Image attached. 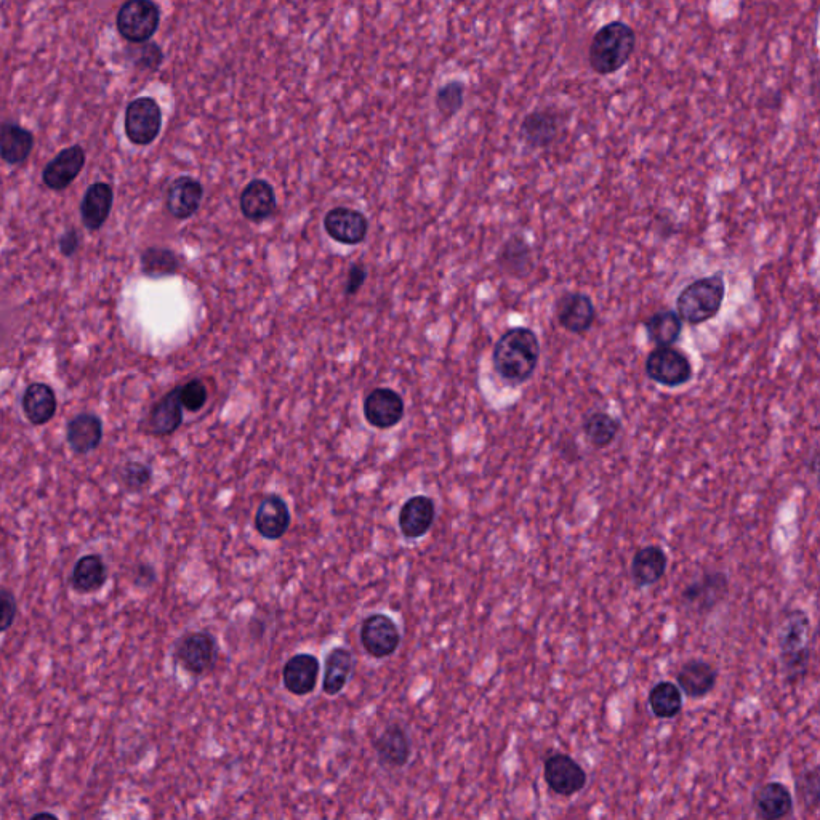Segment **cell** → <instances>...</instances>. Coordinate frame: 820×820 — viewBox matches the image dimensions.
Returning a JSON list of instances; mask_svg holds the SVG:
<instances>
[{
  "label": "cell",
  "instance_id": "29",
  "mask_svg": "<svg viewBox=\"0 0 820 820\" xmlns=\"http://www.w3.org/2000/svg\"><path fill=\"white\" fill-rule=\"evenodd\" d=\"M34 148V135L15 122L0 124V159L18 165L28 159Z\"/></svg>",
  "mask_w": 820,
  "mask_h": 820
},
{
  "label": "cell",
  "instance_id": "11",
  "mask_svg": "<svg viewBox=\"0 0 820 820\" xmlns=\"http://www.w3.org/2000/svg\"><path fill=\"white\" fill-rule=\"evenodd\" d=\"M359 640L370 657L386 659L398 651L401 632L396 622L388 615L370 614L362 620Z\"/></svg>",
  "mask_w": 820,
  "mask_h": 820
},
{
  "label": "cell",
  "instance_id": "46",
  "mask_svg": "<svg viewBox=\"0 0 820 820\" xmlns=\"http://www.w3.org/2000/svg\"><path fill=\"white\" fill-rule=\"evenodd\" d=\"M41 817H52V819H57V816L52 814V812H37V814H34L33 819H41Z\"/></svg>",
  "mask_w": 820,
  "mask_h": 820
},
{
  "label": "cell",
  "instance_id": "40",
  "mask_svg": "<svg viewBox=\"0 0 820 820\" xmlns=\"http://www.w3.org/2000/svg\"><path fill=\"white\" fill-rule=\"evenodd\" d=\"M463 97H465V85L459 81H452L439 90L436 105H438L441 113L446 114V116H454L457 111L462 109Z\"/></svg>",
  "mask_w": 820,
  "mask_h": 820
},
{
  "label": "cell",
  "instance_id": "31",
  "mask_svg": "<svg viewBox=\"0 0 820 820\" xmlns=\"http://www.w3.org/2000/svg\"><path fill=\"white\" fill-rule=\"evenodd\" d=\"M354 670V657L350 649H332L326 657V670L322 680V691L326 696L335 697L346 688Z\"/></svg>",
  "mask_w": 820,
  "mask_h": 820
},
{
  "label": "cell",
  "instance_id": "15",
  "mask_svg": "<svg viewBox=\"0 0 820 820\" xmlns=\"http://www.w3.org/2000/svg\"><path fill=\"white\" fill-rule=\"evenodd\" d=\"M364 417L378 430H388L404 417V401L390 388H377L364 401Z\"/></svg>",
  "mask_w": 820,
  "mask_h": 820
},
{
  "label": "cell",
  "instance_id": "14",
  "mask_svg": "<svg viewBox=\"0 0 820 820\" xmlns=\"http://www.w3.org/2000/svg\"><path fill=\"white\" fill-rule=\"evenodd\" d=\"M375 753L378 763L386 769H401L412 756V740L409 732L399 723H391L375 739Z\"/></svg>",
  "mask_w": 820,
  "mask_h": 820
},
{
  "label": "cell",
  "instance_id": "22",
  "mask_svg": "<svg viewBox=\"0 0 820 820\" xmlns=\"http://www.w3.org/2000/svg\"><path fill=\"white\" fill-rule=\"evenodd\" d=\"M667 569V551L660 545H648L636 551L630 566V574L636 587L646 588L664 579Z\"/></svg>",
  "mask_w": 820,
  "mask_h": 820
},
{
  "label": "cell",
  "instance_id": "44",
  "mask_svg": "<svg viewBox=\"0 0 820 820\" xmlns=\"http://www.w3.org/2000/svg\"><path fill=\"white\" fill-rule=\"evenodd\" d=\"M135 583H137L138 587L141 588H148L156 582V569H154L151 564L148 563H140L135 569Z\"/></svg>",
  "mask_w": 820,
  "mask_h": 820
},
{
  "label": "cell",
  "instance_id": "38",
  "mask_svg": "<svg viewBox=\"0 0 820 820\" xmlns=\"http://www.w3.org/2000/svg\"><path fill=\"white\" fill-rule=\"evenodd\" d=\"M796 795L801 804L809 811L819 808L820 798V769L819 766L801 772L796 780Z\"/></svg>",
  "mask_w": 820,
  "mask_h": 820
},
{
  "label": "cell",
  "instance_id": "4",
  "mask_svg": "<svg viewBox=\"0 0 820 820\" xmlns=\"http://www.w3.org/2000/svg\"><path fill=\"white\" fill-rule=\"evenodd\" d=\"M726 297L723 273L696 279L676 297V314L691 326H700L720 314Z\"/></svg>",
  "mask_w": 820,
  "mask_h": 820
},
{
  "label": "cell",
  "instance_id": "1",
  "mask_svg": "<svg viewBox=\"0 0 820 820\" xmlns=\"http://www.w3.org/2000/svg\"><path fill=\"white\" fill-rule=\"evenodd\" d=\"M540 340L531 327H513L495 343L492 364L495 374L510 386L524 385L539 369Z\"/></svg>",
  "mask_w": 820,
  "mask_h": 820
},
{
  "label": "cell",
  "instance_id": "35",
  "mask_svg": "<svg viewBox=\"0 0 820 820\" xmlns=\"http://www.w3.org/2000/svg\"><path fill=\"white\" fill-rule=\"evenodd\" d=\"M648 704L656 718L672 720L683 710V692L672 681H659L649 691Z\"/></svg>",
  "mask_w": 820,
  "mask_h": 820
},
{
  "label": "cell",
  "instance_id": "13",
  "mask_svg": "<svg viewBox=\"0 0 820 820\" xmlns=\"http://www.w3.org/2000/svg\"><path fill=\"white\" fill-rule=\"evenodd\" d=\"M324 230L340 244L358 246L366 239L369 222L358 210L335 207L324 217Z\"/></svg>",
  "mask_w": 820,
  "mask_h": 820
},
{
  "label": "cell",
  "instance_id": "10",
  "mask_svg": "<svg viewBox=\"0 0 820 820\" xmlns=\"http://www.w3.org/2000/svg\"><path fill=\"white\" fill-rule=\"evenodd\" d=\"M543 779L556 795L571 798L587 787L585 769L567 753H551L543 764Z\"/></svg>",
  "mask_w": 820,
  "mask_h": 820
},
{
  "label": "cell",
  "instance_id": "20",
  "mask_svg": "<svg viewBox=\"0 0 820 820\" xmlns=\"http://www.w3.org/2000/svg\"><path fill=\"white\" fill-rule=\"evenodd\" d=\"M84 165L85 151L82 146H71V148L63 149L55 159L47 164L42 173V180L47 188L53 191H63L79 177Z\"/></svg>",
  "mask_w": 820,
  "mask_h": 820
},
{
  "label": "cell",
  "instance_id": "26",
  "mask_svg": "<svg viewBox=\"0 0 820 820\" xmlns=\"http://www.w3.org/2000/svg\"><path fill=\"white\" fill-rule=\"evenodd\" d=\"M114 204V191L108 183H93L81 202L82 223L89 231L103 228Z\"/></svg>",
  "mask_w": 820,
  "mask_h": 820
},
{
  "label": "cell",
  "instance_id": "30",
  "mask_svg": "<svg viewBox=\"0 0 820 820\" xmlns=\"http://www.w3.org/2000/svg\"><path fill=\"white\" fill-rule=\"evenodd\" d=\"M108 566L100 555H85L77 559L71 572V585L81 595L97 593L108 582Z\"/></svg>",
  "mask_w": 820,
  "mask_h": 820
},
{
  "label": "cell",
  "instance_id": "6",
  "mask_svg": "<svg viewBox=\"0 0 820 820\" xmlns=\"http://www.w3.org/2000/svg\"><path fill=\"white\" fill-rule=\"evenodd\" d=\"M646 375L659 385L678 388L691 382L694 367L691 359L675 346H657L646 359Z\"/></svg>",
  "mask_w": 820,
  "mask_h": 820
},
{
  "label": "cell",
  "instance_id": "25",
  "mask_svg": "<svg viewBox=\"0 0 820 820\" xmlns=\"http://www.w3.org/2000/svg\"><path fill=\"white\" fill-rule=\"evenodd\" d=\"M183 423V406L180 401V386L165 394L154 404L146 420L149 435L169 436Z\"/></svg>",
  "mask_w": 820,
  "mask_h": 820
},
{
  "label": "cell",
  "instance_id": "19",
  "mask_svg": "<svg viewBox=\"0 0 820 820\" xmlns=\"http://www.w3.org/2000/svg\"><path fill=\"white\" fill-rule=\"evenodd\" d=\"M676 686L689 699H702L708 696L718 683V672L712 664L702 659L684 662L675 675Z\"/></svg>",
  "mask_w": 820,
  "mask_h": 820
},
{
  "label": "cell",
  "instance_id": "43",
  "mask_svg": "<svg viewBox=\"0 0 820 820\" xmlns=\"http://www.w3.org/2000/svg\"><path fill=\"white\" fill-rule=\"evenodd\" d=\"M366 278L367 273L366 270H364V266L354 265L353 268H351L350 273H348V279H346V294H358L359 289L364 286Z\"/></svg>",
  "mask_w": 820,
  "mask_h": 820
},
{
  "label": "cell",
  "instance_id": "45",
  "mask_svg": "<svg viewBox=\"0 0 820 820\" xmlns=\"http://www.w3.org/2000/svg\"><path fill=\"white\" fill-rule=\"evenodd\" d=\"M79 249V233L74 228H69L60 239L61 254L65 257H73Z\"/></svg>",
  "mask_w": 820,
  "mask_h": 820
},
{
  "label": "cell",
  "instance_id": "24",
  "mask_svg": "<svg viewBox=\"0 0 820 820\" xmlns=\"http://www.w3.org/2000/svg\"><path fill=\"white\" fill-rule=\"evenodd\" d=\"M239 207L249 222H265L276 210V194L273 186L266 180L250 181L239 199Z\"/></svg>",
  "mask_w": 820,
  "mask_h": 820
},
{
  "label": "cell",
  "instance_id": "41",
  "mask_svg": "<svg viewBox=\"0 0 820 820\" xmlns=\"http://www.w3.org/2000/svg\"><path fill=\"white\" fill-rule=\"evenodd\" d=\"M207 398H209V393H207V388L201 380H191V382L180 386L181 406L189 412L201 410L205 406Z\"/></svg>",
  "mask_w": 820,
  "mask_h": 820
},
{
  "label": "cell",
  "instance_id": "12",
  "mask_svg": "<svg viewBox=\"0 0 820 820\" xmlns=\"http://www.w3.org/2000/svg\"><path fill=\"white\" fill-rule=\"evenodd\" d=\"M559 326L575 335L587 334L596 319L595 303L583 292H566L556 302Z\"/></svg>",
  "mask_w": 820,
  "mask_h": 820
},
{
  "label": "cell",
  "instance_id": "32",
  "mask_svg": "<svg viewBox=\"0 0 820 820\" xmlns=\"http://www.w3.org/2000/svg\"><path fill=\"white\" fill-rule=\"evenodd\" d=\"M23 410L29 422L39 427L57 414V396L47 383H31L23 394Z\"/></svg>",
  "mask_w": 820,
  "mask_h": 820
},
{
  "label": "cell",
  "instance_id": "21",
  "mask_svg": "<svg viewBox=\"0 0 820 820\" xmlns=\"http://www.w3.org/2000/svg\"><path fill=\"white\" fill-rule=\"evenodd\" d=\"M793 806L792 792L782 782H768L753 793V811L763 820L784 819L792 814Z\"/></svg>",
  "mask_w": 820,
  "mask_h": 820
},
{
  "label": "cell",
  "instance_id": "47",
  "mask_svg": "<svg viewBox=\"0 0 820 820\" xmlns=\"http://www.w3.org/2000/svg\"><path fill=\"white\" fill-rule=\"evenodd\" d=\"M590 2H591V0H590Z\"/></svg>",
  "mask_w": 820,
  "mask_h": 820
},
{
  "label": "cell",
  "instance_id": "36",
  "mask_svg": "<svg viewBox=\"0 0 820 820\" xmlns=\"http://www.w3.org/2000/svg\"><path fill=\"white\" fill-rule=\"evenodd\" d=\"M499 266L505 273L524 276L532 266V249L521 236H513L499 252Z\"/></svg>",
  "mask_w": 820,
  "mask_h": 820
},
{
  "label": "cell",
  "instance_id": "5",
  "mask_svg": "<svg viewBox=\"0 0 820 820\" xmlns=\"http://www.w3.org/2000/svg\"><path fill=\"white\" fill-rule=\"evenodd\" d=\"M173 659L191 676L207 675L217 665V640L209 632L185 633L173 648Z\"/></svg>",
  "mask_w": 820,
  "mask_h": 820
},
{
  "label": "cell",
  "instance_id": "33",
  "mask_svg": "<svg viewBox=\"0 0 820 820\" xmlns=\"http://www.w3.org/2000/svg\"><path fill=\"white\" fill-rule=\"evenodd\" d=\"M582 430L591 446L595 449H606L619 436L622 423L614 415L596 410L583 419Z\"/></svg>",
  "mask_w": 820,
  "mask_h": 820
},
{
  "label": "cell",
  "instance_id": "42",
  "mask_svg": "<svg viewBox=\"0 0 820 820\" xmlns=\"http://www.w3.org/2000/svg\"><path fill=\"white\" fill-rule=\"evenodd\" d=\"M18 614L17 598L7 588H0V633L9 632Z\"/></svg>",
  "mask_w": 820,
  "mask_h": 820
},
{
  "label": "cell",
  "instance_id": "37",
  "mask_svg": "<svg viewBox=\"0 0 820 820\" xmlns=\"http://www.w3.org/2000/svg\"><path fill=\"white\" fill-rule=\"evenodd\" d=\"M180 257L164 247H148L141 254V271L148 278H167L180 270Z\"/></svg>",
  "mask_w": 820,
  "mask_h": 820
},
{
  "label": "cell",
  "instance_id": "3",
  "mask_svg": "<svg viewBox=\"0 0 820 820\" xmlns=\"http://www.w3.org/2000/svg\"><path fill=\"white\" fill-rule=\"evenodd\" d=\"M636 49V34L624 21H611L599 29L588 49V63L599 76L624 68Z\"/></svg>",
  "mask_w": 820,
  "mask_h": 820
},
{
  "label": "cell",
  "instance_id": "7",
  "mask_svg": "<svg viewBox=\"0 0 820 820\" xmlns=\"http://www.w3.org/2000/svg\"><path fill=\"white\" fill-rule=\"evenodd\" d=\"M161 10L153 0H127L117 13V31L133 44H145L156 34Z\"/></svg>",
  "mask_w": 820,
  "mask_h": 820
},
{
  "label": "cell",
  "instance_id": "8",
  "mask_svg": "<svg viewBox=\"0 0 820 820\" xmlns=\"http://www.w3.org/2000/svg\"><path fill=\"white\" fill-rule=\"evenodd\" d=\"M729 595V577L721 571H707L681 591V604L694 614L707 615Z\"/></svg>",
  "mask_w": 820,
  "mask_h": 820
},
{
  "label": "cell",
  "instance_id": "2",
  "mask_svg": "<svg viewBox=\"0 0 820 820\" xmlns=\"http://www.w3.org/2000/svg\"><path fill=\"white\" fill-rule=\"evenodd\" d=\"M777 646L785 681L800 683L808 675L812 654V624L803 609L785 612L777 632Z\"/></svg>",
  "mask_w": 820,
  "mask_h": 820
},
{
  "label": "cell",
  "instance_id": "34",
  "mask_svg": "<svg viewBox=\"0 0 820 820\" xmlns=\"http://www.w3.org/2000/svg\"><path fill=\"white\" fill-rule=\"evenodd\" d=\"M649 342L656 346H672L683 334V321L676 311H659L644 321Z\"/></svg>",
  "mask_w": 820,
  "mask_h": 820
},
{
  "label": "cell",
  "instance_id": "16",
  "mask_svg": "<svg viewBox=\"0 0 820 820\" xmlns=\"http://www.w3.org/2000/svg\"><path fill=\"white\" fill-rule=\"evenodd\" d=\"M436 505L428 495L410 497L399 510L401 534L409 540L422 539L435 524Z\"/></svg>",
  "mask_w": 820,
  "mask_h": 820
},
{
  "label": "cell",
  "instance_id": "27",
  "mask_svg": "<svg viewBox=\"0 0 820 820\" xmlns=\"http://www.w3.org/2000/svg\"><path fill=\"white\" fill-rule=\"evenodd\" d=\"M561 127V117L551 109H537L527 114L521 122V138L531 148H547L556 140Z\"/></svg>",
  "mask_w": 820,
  "mask_h": 820
},
{
  "label": "cell",
  "instance_id": "17",
  "mask_svg": "<svg viewBox=\"0 0 820 820\" xmlns=\"http://www.w3.org/2000/svg\"><path fill=\"white\" fill-rule=\"evenodd\" d=\"M255 529L266 540H279L289 531L292 516L286 500L276 494H268L258 503L255 511Z\"/></svg>",
  "mask_w": 820,
  "mask_h": 820
},
{
  "label": "cell",
  "instance_id": "39",
  "mask_svg": "<svg viewBox=\"0 0 820 820\" xmlns=\"http://www.w3.org/2000/svg\"><path fill=\"white\" fill-rule=\"evenodd\" d=\"M119 478L127 491L141 492L153 481V470L146 463L127 462L122 467Z\"/></svg>",
  "mask_w": 820,
  "mask_h": 820
},
{
  "label": "cell",
  "instance_id": "9",
  "mask_svg": "<svg viewBox=\"0 0 820 820\" xmlns=\"http://www.w3.org/2000/svg\"><path fill=\"white\" fill-rule=\"evenodd\" d=\"M124 127L125 135L133 145H151L161 133V106L154 98L141 97L133 100L125 109Z\"/></svg>",
  "mask_w": 820,
  "mask_h": 820
},
{
  "label": "cell",
  "instance_id": "28",
  "mask_svg": "<svg viewBox=\"0 0 820 820\" xmlns=\"http://www.w3.org/2000/svg\"><path fill=\"white\" fill-rule=\"evenodd\" d=\"M103 439V423L97 415L79 414L69 420L66 441L77 455L90 454L98 449Z\"/></svg>",
  "mask_w": 820,
  "mask_h": 820
},
{
  "label": "cell",
  "instance_id": "23",
  "mask_svg": "<svg viewBox=\"0 0 820 820\" xmlns=\"http://www.w3.org/2000/svg\"><path fill=\"white\" fill-rule=\"evenodd\" d=\"M202 196H204V188L196 178L178 177L169 186L165 205L173 218L186 220V218L193 217L199 210Z\"/></svg>",
  "mask_w": 820,
  "mask_h": 820
},
{
  "label": "cell",
  "instance_id": "18",
  "mask_svg": "<svg viewBox=\"0 0 820 820\" xmlns=\"http://www.w3.org/2000/svg\"><path fill=\"white\" fill-rule=\"evenodd\" d=\"M319 672H321V665L313 654H297V656L290 657L282 670L284 688L292 696H310L318 684Z\"/></svg>",
  "mask_w": 820,
  "mask_h": 820
}]
</instances>
